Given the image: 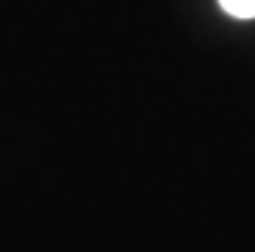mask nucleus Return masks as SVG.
<instances>
[{"instance_id": "nucleus-1", "label": "nucleus", "mask_w": 255, "mask_h": 252, "mask_svg": "<svg viewBox=\"0 0 255 252\" xmlns=\"http://www.w3.org/2000/svg\"><path fill=\"white\" fill-rule=\"evenodd\" d=\"M222 12H228L231 18L240 21H252L255 18V0H219Z\"/></svg>"}]
</instances>
